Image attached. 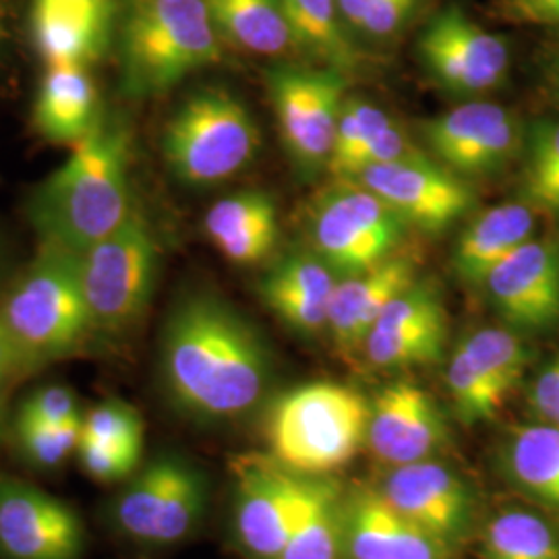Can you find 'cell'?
I'll list each match as a JSON object with an SVG mask.
<instances>
[{"label": "cell", "mask_w": 559, "mask_h": 559, "mask_svg": "<svg viewBox=\"0 0 559 559\" xmlns=\"http://www.w3.org/2000/svg\"><path fill=\"white\" fill-rule=\"evenodd\" d=\"M162 373L170 396L187 413L230 419L263 396L267 353L258 332L230 305L193 295L166 321Z\"/></svg>", "instance_id": "6da1fadb"}, {"label": "cell", "mask_w": 559, "mask_h": 559, "mask_svg": "<svg viewBox=\"0 0 559 559\" xmlns=\"http://www.w3.org/2000/svg\"><path fill=\"white\" fill-rule=\"evenodd\" d=\"M131 133L117 117H100L73 145L71 158L32 198L41 245L78 253L115 233L133 212L129 195Z\"/></svg>", "instance_id": "7a4b0ae2"}, {"label": "cell", "mask_w": 559, "mask_h": 559, "mask_svg": "<svg viewBox=\"0 0 559 559\" xmlns=\"http://www.w3.org/2000/svg\"><path fill=\"white\" fill-rule=\"evenodd\" d=\"M221 57V32L205 0L124 2L120 62L129 96L164 94Z\"/></svg>", "instance_id": "3957f363"}, {"label": "cell", "mask_w": 559, "mask_h": 559, "mask_svg": "<svg viewBox=\"0 0 559 559\" xmlns=\"http://www.w3.org/2000/svg\"><path fill=\"white\" fill-rule=\"evenodd\" d=\"M371 402L340 383H307L272 406L267 440L293 473L325 475L346 466L367 443Z\"/></svg>", "instance_id": "277c9868"}, {"label": "cell", "mask_w": 559, "mask_h": 559, "mask_svg": "<svg viewBox=\"0 0 559 559\" xmlns=\"http://www.w3.org/2000/svg\"><path fill=\"white\" fill-rule=\"evenodd\" d=\"M0 320L27 367L73 353L92 332L80 255L41 245L38 260L4 300Z\"/></svg>", "instance_id": "5b68a950"}, {"label": "cell", "mask_w": 559, "mask_h": 559, "mask_svg": "<svg viewBox=\"0 0 559 559\" xmlns=\"http://www.w3.org/2000/svg\"><path fill=\"white\" fill-rule=\"evenodd\" d=\"M258 147L260 131L249 110L218 90L185 102L162 138L168 166L191 185L230 179L253 160Z\"/></svg>", "instance_id": "8992f818"}, {"label": "cell", "mask_w": 559, "mask_h": 559, "mask_svg": "<svg viewBox=\"0 0 559 559\" xmlns=\"http://www.w3.org/2000/svg\"><path fill=\"white\" fill-rule=\"evenodd\" d=\"M156 267V237L138 210L115 233L83 251L80 276L92 330L115 334L131 328L152 297Z\"/></svg>", "instance_id": "52a82bcc"}, {"label": "cell", "mask_w": 559, "mask_h": 559, "mask_svg": "<svg viewBox=\"0 0 559 559\" xmlns=\"http://www.w3.org/2000/svg\"><path fill=\"white\" fill-rule=\"evenodd\" d=\"M203 508L205 487L200 473L185 460L160 456L122 489L112 516L129 539L173 545L198 526Z\"/></svg>", "instance_id": "ba28073f"}, {"label": "cell", "mask_w": 559, "mask_h": 559, "mask_svg": "<svg viewBox=\"0 0 559 559\" xmlns=\"http://www.w3.org/2000/svg\"><path fill=\"white\" fill-rule=\"evenodd\" d=\"M404 228L406 222L359 182L330 193L311 222L321 260L348 276L394 255Z\"/></svg>", "instance_id": "9c48e42d"}, {"label": "cell", "mask_w": 559, "mask_h": 559, "mask_svg": "<svg viewBox=\"0 0 559 559\" xmlns=\"http://www.w3.org/2000/svg\"><path fill=\"white\" fill-rule=\"evenodd\" d=\"M267 85L290 156L307 170L325 166L344 106V75L325 67H278Z\"/></svg>", "instance_id": "30bf717a"}, {"label": "cell", "mask_w": 559, "mask_h": 559, "mask_svg": "<svg viewBox=\"0 0 559 559\" xmlns=\"http://www.w3.org/2000/svg\"><path fill=\"white\" fill-rule=\"evenodd\" d=\"M419 57L429 75L454 94H479L508 78L506 40L483 29L459 7H445L420 34Z\"/></svg>", "instance_id": "8fae6325"}, {"label": "cell", "mask_w": 559, "mask_h": 559, "mask_svg": "<svg viewBox=\"0 0 559 559\" xmlns=\"http://www.w3.org/2000/svg\"><path fill=\"white\" fill-rule=\"evenodd\" d=\"M357 182L385 201L402 221L438 233L473 205V191L456 173L411 150L399 160L362 170Z\"/></svg>", "instance_id": "7c38bea8"}, {"label": "cell", "mask_w": 559, "mask_h": 559, "mask_svg": "<svg viewBox=\"0 0 559 559\" xmlns=\"http://www.w3.org/2000/svg\"><path fill=\"white\" fill-rule=\"evenodd\" d=\"M85 526L64 501L29 483L0 477V556L4 559H81Z\"/></svg>", "instance_id": "4fadbf2b"}, {"label": "cell", "mask_w": 559, "mask_h": 559, "mask_svg": "<svg viewBox=\"0 0 559 559\" xmlns=\"http://www.w3.org/2000/svg\"><path fill=\"white\" fill-rule=\"evenodd\" d=\"M425 140L445 168L462 177L501 170L520 147V124L493 102H466L425 124Z\"/></svg>", "instance_id": "5bb4252c"}, {"label": "cell", "mask_w": 559, "mask_h": 559, "mask_svg": "<svg viewBox=\"0 0 559 559\" xmlns=\"http://www.w3.org/2000/svg\"><path fill=\"white\" fill-rule=\"evenodd\" d=\"M302 479L278 460L247 456L237 462V535L255 559H280L299 503Z\"/></svg>", "instance_id": "9a60e30c"}, {"label": "cell", "mask_w": 559, "mask_h": 559, "mask_svg": "<svg viewBox=\"0 0 559 559\" xmlns=\"http://www.w3.org/2000/svg\"><path fill=\"white\" fill-rule=\"evenodd\" d=\"M501 318L520 330H549L559 323V245L531 239L485 278Z\"/></svg>", "instance_id": "2e32d148"}, {"label": "cell", "mask_w": 559, "mask_h": 559, "mask_svg": "<svg viewBox=\"0 0 559 559\" xmlns=\"http://www.w3.org/2000/svg\"><path fill=\"white\" fill-rule=\"evenodd\" d=\"M445 441V425L438 404L413 381L385 385L371 402L367 443L388 464L423 462Z\"/></svg>", "instance_id": "e0dca14e"}, {"label": "cell", "mask_w": 559, "mask_h": 559, "mask_svg": "<svg viewBox=\"0 0 559 559\" xmlns=\"http://www.w3.org/2000/svg\"><path fill=\"white\" fill-rule=\"evenodd\" d=\"M381 493L406 519L443 543L456 539L473 514L468 487L436 462L396 466Z\"/></svg>", "instance_id": "ac0fdd59"}, {"label": "cell", "mask_w": 559, "mask_h": 559, "mask_svg": "<svg viewBox=\"0 0 559 559\" xmlns=\"http://www.w3.org/2000/svg\"><path fill=\"white\" fill-rule=\"evenodd\" d=\"M344 545L353 559H448L445 543L423 531L376 489L342 506Z\"/></svg>", "instance_id": "d6986e66"}, {"label": "cell", "mask_w": 559, "mask_h": 559, "mask_svg": "<svg viewBox=\"0 0 559 559\" xmlns=\"http://www.w3.org/2000/svg\"><path fill=\"white\" fill-rule=\"evenodd\" d=\"M415 274L413 255L394 253L367 272L338 280L328 307V330L344 353L365 344L383 309L415 284Z\"/></svg>", "instance_id": "ffe728a7"}, {"label": "cell", "mask_w": 559, "mask_h": 559, "mask_svg": "<svg viewBox=\"0 0 559 559\" xmlns=\"http://www.w3.org/2000/svg\"><path fill=\"white\" fill-rule=\"evenodd\" d=\"M336 284L334 270L321 258L295 253L270 270L260 293L280 320L316 334L328 330V307Z\"/></svg>", "instance_id": "44dd1931"}, {"label": "cell", "mask_w": 559, "mask_h": 559, "mask_svg": "<svg viewBox=\"0 0 559 559\" xmlns=\"http://www.w3.org/2000/svg\"><path fill=\"white\" fill-rule=\"evenodd\" d=\"M203 226L222 255L239 265L260 263L278 242L276 205L260 191L216 201L207 210Z\"/></svg>", "instance_id": "7402d4cb"}, {"label": "cell", "mask_w": 559, "mask_h": 559, "mask_svg": "<svg viewBox=\"0 0 559 559\" xmlns=\"http://www.w3.org/2000/svg\"><path fill=\"white\" fill-rule=\"evenodd\" d=\"M98 119V92L85 64H48L34 108L41 135L52 143L75 145Z\"/></svg>", "instance_id": "603a6c76"}, {"label": "cell", "mask_w": 559, "mask_h": 559, "mask_svg": "<svg viewBox=\"0 0 559 559\" xmlns=\"http://www.w3.org/2000/svg\"><path fill=\"white\" fill-rule=\"evenodd\" d=\"M537 226L535 210L524 201H508L487 210L460 237L454 267L466 282H485L489 272L512 255Z\"/></svg>", "instance_id": "cb8c5ba5"}, {"label": "cell", "mask_w": 559, "mask_h": 559, "mask_svg": "<svg viewBox=\"0 0 559 559\" xmlns=\"http://www.w3.org/2000/svg\"><path fill=\"white\" fill-rule=\"evenodd\" d=\"M112 25L60 0L32 2L34 44L46 64H87L110 40Z\"/></svg>", "instance_id": "d4e9b609"}, {"label": "cell", "mask_w": 559, "mask_h": 559, "mask_svg": "<svg viewBox=\"0 0 559 559\" xmlns=\"http://www.w3.org/2000/svg\"><path fill=\"white\" fill-rule=\"evenodd\" d=\"M280 4L295 48L309 59L342 75L359 64V52L344 29L348 25L342 20L338 0H280Z\"/></svg>", "instance_id": "484cf974"}, {"label": "cell", "mask_w": 559, "mask_h": 559, "mask_svg": "<svg viewBox=\"0 0 559 559\" xmlns=\"http://www.w3.org/2000/svg\"><path fill=\"white\" fill-rule=\"evenodd\" d=\"M342 545L344 520L334 485L302 479L299 503L280 559H340Z\"/></svg>", "instance_id": "4316f807"}, {"label": "cell", "mask_w": 559, "mask_h": 559, "mask_svg": "<svg viewBox=\"0 0 559 559\" xmlns=\"http://www.w3.org/2000/svg\"><path fill=\"white\" fill-rule=\"evenodd\" d=\"M503 464L522 491L559 510V427L549 423L516 427L506 441Z\"/></svg>", "instance_id": "83f0119b"}, {"label": "cell", "mask_w": 559, "mask_h": 559, "mask_svg": "<svg viewBox=\"0 0 559 559\" xmlns=\"http://www.w3.org/2000/svg\"><path fill=\"white\" fill-rule=\"evenodd\" d=\"M221 36L240 48L274 57L293 48L280 0H205Z\"/></svg>", "instance_id": "f1b7e54d"}, {"label": "cell", "mask_w": 559, "mask_h": 559, "mask_svg": "<svg viewBox=\"0 0 559 559\" xmlns=\"http://www.w3.org/2000/svg\"><path fill=\"white\" fill-rule=\"evenodd\" d=\"M522 201L559 216V119L535 122L526 138Z\"/></svg>", "instance_id": "f546056e"}, {"label": "cell", "mask_w": 559, "mask_h": 559, "mask_svg": "<svg viewBox=\"0 0 559 559\" xmlns=\"http://www.w3.org/2000/svg\"><path fill=\"white\" fill-rule=\"evenodd\" d=\"M485 559H559L558 533L528 512H506L489 522Z\"/></svg>", "instance_id": "4dcf8cb0"}, {"label": "cell", "mask_w": 559, "mask_h": 559, "mask_svg": "<svg viewBox=\"0 0 559 559\" xmlns=\"http://www.w3.org/2000/svg\"><path fill=\"white\" fill-rule=\"evenodd\" d=\"M392 124L380 106L367 100H344L336 141L325 164L328 173L340 180H355L362 154Z\"/></svg>", "instance_id": "1f68e13d"}, {"label": "cell", "mask_w": 559, "mask_h": 559, "mask_svg": "<svg viewBox=\"0 0 559 559\" xmlns=\"http://www.w3.org/2000/svg\"><path fill=\"white\" fill-rule=\"evenodd\" d=\"M448 323L415 330H371L365 340V353L381 369H402L429 365L441 359Z\"/></svg>", "instance_id": "d6a6232c"}, {"label": "cell", "mask_w": 559, "mask_h": 559, "mask_svg": "<svg viewBox=\"0 0 559 559\" xmlns=\"http://www.w3.org/2000/svg\"><path fill=\"white\" fill-rule=\"evenodd\" d=\"M460 344L506 396H510V392L519 385L531 360L526 344L516 334L501 328H485Z\"/></svg>", "instance_id": "836d02e7"}, {"label": "cell", "mask_w": 559, "mask_h": 559, "mask_svg": "<svg viewBox=\"0 0 559 559\" xmlns=\"http://www.w3.org/2000/svg\"><path fill=\"white\" fill-rule=\"evenodd\" d=\"M445 383L462 423L491 419L508 399L496 388V383L480 371L479 365L471 359L462 344H459L450 359Z\"/></svg>", "instance_id": "e575fe53"}, {"label": "cell", "mask_w": 559, "mask_h": 559, "mask_svg": "<svg viewBox=\"0 0 559 559\" xmlns=\"http://www.w3.org/2000/svg\"><path fill=\"white\" fill-rule=\"evenodd\" d=\"M81 420L64 425H41L32 420H17V443L21 454L38 468H55L69 459L81 438Z\"/></svg>", "instance_id": "d590c367"}, {"label": "cell", "mask_w": 559, "mask_h": 559, "mask_svg": "<svg viewBox=\"0 0 559 559\" xmlns=\"http://www.w3.org/2000/svg\"><path fill=\"white\" fill-rule=\"evenodd\" d=\"M80 440L143 448V420L131 404L106 400L83 415Z\"/></svg>", "instance_id": "8d00e7d4"}, {"label": "cell", "mask_w": 559, "mask_h": 559, "mask_svg": "<svg viewBox=\"0 0 559 559\" xmlns=\"http://www.w3.org/2000/svg\"><path fill=\"white\" fill-rule=\"evenodd\" d=\"M420 0H338L342 20L360 34L385 38L411 17Z\"/></svg>", "instance_id": "74e56055"}, {"label": "cell", "mask_w": 559, "mask_h": 559, "mask_svg": "<svg viewBox=\"0 0 559 559\" xmlns=\"http://www.w3.org/2000/svg\"><path fill=\"white\" fill-rule=\"evenodd\" d=\"M75 454L83 473L90 479L98 483H119L138 471L143 448L80 440Z\"/></svg>", "instance_id": "f35d334b"}, {"label": "cell", "mask_w": 559, "mask_h": 559, "mask_svg": "<svg viewBox=\"0 0 559 559\" xmlns=\"http://www.w3.org/2000/svg\"><path fill=\"white\" fill-rule=\"evenodd\" d=\"M83 417L73 390L64 385H46L21 404L17 420H32L41 425H64Z\"/></svg>", "instance_id": "ab89813d"}, {"label": "cell", "mask_w": 559, "mask_h": 559, "mask_svg": "<svg viewBox=\"0 0 559 559\" xmlns=\"http://www.w3.org/2000/svg\"><path fill=\"white\" fill-rule=\"evenodd\" d=\"M528 402L540 423L559 427V355L543 367L533 383Z\"/></svg>", "instance_id": "60d3db41"}, {"label": "cell", "mask_w": 559, "mask_h": 559, "mask_svg": "<svg viewBox=\"0 0 559 559\" xmlns=\"http://www.w3.org/2000/svg\"><path fill=\"white\" fill-rule=\"evenodd\" d=\"M500 11L512 23L559 29V0H500Z\"/></svg>", "instance_id": "b9f144b4"}, {"label": "cell", "mask_w": 559, "mask_h": 559, "mask_svg": "<svg viewBox=\"0 0 559 559\" xmlns=\"http://www.w3.org/2000/svg\"><path fill=\"white\" fill-rule=\"evenodd\" d=\"M25 360L21 357L17 344L11 338V334L7 332L4 323L0 320V390L4 388V383L15 378L21 369H25Z\"/></svg>", "instance_id": "7bdbcfd3"}, {"label": "cell", "mask_w": 559, "mask_h": 559, "mask_svg": "<svg viewBox=\"0 0 559 559\" xmlns=\"http://www.w3.org/2000/svg\"><path fill=\"white\" fill-rule=\"evenodd\" d=\"M69 7H75L80 11H85L87 15L104 21L108 25H112L115 17V0H60Z\"/></svg>", "instance_id": "ee69618b"}, {"label": "cell", "mask_w": 559, "mask_h": 559, "mask_svg": "<svg viewBox=\"0 0 559 559\" xmlns=\"http://www.w3.org/2000/svg\"><path fill=\"white\" fill-rule=\"evenodd\" d=\"M549 78L554 81V85L559 92V41L554 46L551 55H549Z\"/></svg>", "instance_id": "f6af8a7d"}, {"label": "cell", "mask_w": 559, "mask_h": 559, "mask_svg": "<svg viewBox=\"0 0 559 559\" xmlns=\"http://www.w3.org/2000/svg\"><path fill=\"white\" fill-rule=\"evenodd\" d=\"M4 40H7V15H4V4L0 0V52H2Z\"/></svg>", "instance_id": "bcb514c9"}, {"label": "cell", "mask_w": 559, "mask_h": 559, "mask_svg": "<svg viewBox=\"0 0 559 559\" xmlns=\"http://www.w3.org/2000/svg\"><path fill=\"white\" fill-rule=\"evenodd\" d=\"M4 417H7V396L0 390V433H2V427H4Z\"/></svg>", "instance_id": "7dc6e473"}]
</instances>
